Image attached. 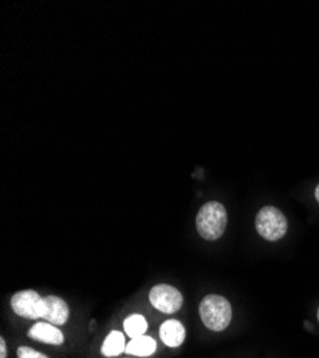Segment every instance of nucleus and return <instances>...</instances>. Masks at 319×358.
Segmentation results:
<instances>
[{"instance_id":"1","label":"nucleus","mask_w":319,"mask_h":358,"mask_svg":"<svg viewBox=\"0 0 319 358\" xmlns=\"http://www.w3.org/2000/svg\"><path fill=\"white\" fill-rule=\"evenodd\" d=\"M228 224V214L221 202L209 201L198 213L196 229L207 241H216L223 235Z\"/></svg>"},{"instance_id":"2","label":"nucleus","mask_w":319,"mask_h":358,"mask_svg":"<svg viewBox=\"0 0 319 358\" xmlns=\"http://www.w3.org/2000/svg\"><path fill=\"white\" fill-rule=\"evenodd\" d=\"M200 320L212 331H223L232 320L230 303L222 295L209 294L199 306Z\"/></svg>"},{"instance_id":"3","label":"nucleus","mask_w":319,"mask_h":358,"mask_svg":"<svg viewBox=\"0 0 319 358\" xmlns=\"http://www.w3.org/2000/svg\"><path fill=\"white\" fill-rule=\"evenodd\" d=\"M255 227L258 234L267 241L275 243L279 241L281 238L288 231V221L286 217L275 206H264L256 214Z\"/></svg>"},{"instance_id":"4","label":"nucleus","mask_w":319,"mask_h":358,"mask_svg":"<svg viewBox=\"0 0 319 358\" xmlns=\"http://www.w3.org/2000/svg\"><path fill=\"white\" fill-rule=\"evenodd\" d=\"M12 310L23 318L38 320L43 317L45 303L43 298L34 289H24L16 292L10 300Z\"/></svg>"},{"instance_id":"5","label":"nucleus","mask_w":319,"mask_h":358,"mask_svg":"<svg viewBox=\"0 0 319 358\" xmlns=\"http://www.w3.org/2000/svg\"><path fill=\"white\" fill-rule=\"evenodd\" d=\"M151 304L161 313L173 314L181 310L184 296L179 289L168 284H158L149 292Z\"/></svg>"},{"instance_id":"6","label":"nucleus","mask_w":319,"mask_h":358,"mask_svg":"<svg viewBox=\"0 0 319 358\" xmlns=\"http://www.w3.org/2000/svg\"><path fill=\"white\" fill-rule=\"evenodd\" d=\"M45 310H43V320L53 325H64L69 320V307L62 300V298L56 295H47L43 298Z\"/></svg>"},{"instance_id":"7","label":"nucleus","mask_w":319,"mask_h":358,"mask_svg":"<svg viewBox=\"0 0 319 358\" xmlns=\"http://www.w3.org/2000/svg\"><path fill=\"white\" fill-rule=\"evenodd\" d=\"M29 337L50 345H62L65 341V337L59 328L49 322H36L29 330Z\"/></svg>"},{"instance_id":"8","label":"nucleus","mask_w":319,"mask_h":358,"mask_svg":"<svg viewBox=\"0 0 319 358\" xmlns=\"http://www.w3.org/2000/svg\"><path fill=\"white\" fill-rule=\"evenodd\" d=\"M161 340L168 345V347H179L186 337L185 327L178 321V320H168L161 325L159 330Z\"/></svg>"},{"instance_id":"9","label":"nucleus","mask_w":319,"mask_h":358,"mask_svg":"<svg viewBox=\"0 0 319 358\" xmlns=\"http://www.w3.org/2000/svg\"><path fill=\"white\" fill-rule=\"evenodd\" d=\"M125 351L128 354L136 355V357H149L156 351V341L148 336L136 337V338L131 340V343L126 345Z\"/></svg>"},{"instance_id":"10","label":"nucleus","mask_w":319,"mask_h":358,"mask_svg":"<svg viewBox=\"0 0 319 358\" xmlns=\"http://www.w3.org/2000/svg\"><path fill=\"white\" fill-rule=\"evenodd\" d=\"M125 348V337L119 331H112L106 337L103 345H102V354L105 357H116L121 352H124Z\"/></svg>"},{"instance_id":"11","label":"nucleus","mask_w":319,"mask_h":358,"mask_svg":"<svg viewBox=\"0 0 319 358\" xmlns=\"http://www.w3.org/2000/svg\"><path fill=\"white\" fill-rule=\"evenodd\" d=\"M124 327H125V333L128 334V337L136 338V337L144 336V333H147L148 321L140 314H133L125 320Z\"/></svg>"},{"instance_id":"12","label":"nucleus","mask_w":319,"mask_h":358,"mask_svg":"<svg viewBox=\"0 0 319 358\" xmlns=\"http://www.w3.org/2000/svg\"><path fill=\"white\" fill-rule=\"evenodd\" d=\"M17 358H49L45 354L34 350V348H29V347H19L17 348Z\"/></svg>"},{"instance_id":"13","label":"nucleus","mask_w":319,"mask_h":358,"mask_svg":"<svg viewBox=\"0 0 319 358\" xmlns=\"http://www.w3.org/2000/svg\"><path fill=\"white\" fill-rule=\"evenodd\" d=\"M8 357V347L6 341L3 337H0V358H6Z\"/></svg>"},{"instance_id":"14","label":"nucleus","mask_w":319,"mask_h":358,"mask_svg":"<svg viewBox=\"0 0 319 358\" xmlns=\"http://www.w3.org/2000/svg\"><path fill=\"white\" fill-rule=\"evenodd\" d=\"M315 198H316V201L319 202V185H318L316 189H315Z\"/></svg>"},{"instance_id":"15","label":"nucleus","mask_w":319,"mask_h":358,"mask_svg":"<svg viewBox=\"0 0 319 358\" xmlns=\"http://www.w3.org/2000/svg\"><path fill=\"white\" fill-rule=\"evenodd\" d=\"M318 321H319V308H318Z\"/></svg>"}]
</instances>
